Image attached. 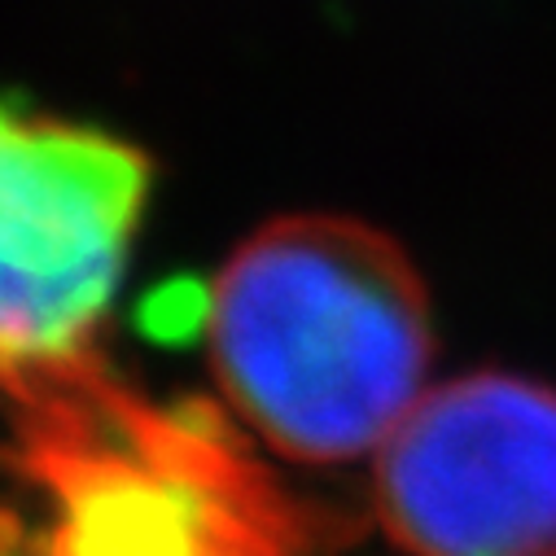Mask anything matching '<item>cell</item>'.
<instances>
[{"mask_svg":"<svg viewBox=\"0 0 556 556\" xmlns=\"http://www.w3.org/2000/svg\"><path fill=\"white\" fill-rule=\"evenodd\" d=\"M0 556H23V552H18V530H14L10 508L0 513Z\"/></svg>","mask_w":556,"mask_h":556,"instance_id":"5","label":"cell"},{"mask_svg":"<svg viewBox=\"0 0 556 556\" xmlns=\"http://www.w3.org/2000/svg\"><path fill=\"white\" fill-rule=\"evenodd\" d=\"M0 416L23 556H320L232 416L136 390L97 351L0 368Z\"/></svg>","mask_w":556,"mask_h":556,"instance_id":"2","label":"cell"},{"mask_svg":"<svg viewBox=\"0 0 556 556\" xmlns=\"http://www.w3.org/2000/svg\"><path fill=\"white\" fill-rule=\"evenodd\" d=\"M377 460L407 556H556V390L473 372L426 390Z\"/></svg>","mask_w":556,"mask_h":556,"instance_id":"4","label":"cell"},{"mask_svg":"<svg viewBox=\"0 0 556 556\" xmlns=\"http://www.w3.org/2000/svg\"><path fill=\"white\" fill-rule=\"evenodd\" d=\"M232 421L294 465L377 456L426 399L430 303L394 237L346 215L254 228L202 294Z\"/></svg>","mask_w":556,"mask_h":556,"instance_id":"1","label":"cell"},{"mask_svg":"<svg viewBox=\"0 0 556 556\" xmlns=\"http://www.w3.org/2000/svg\"><path fill=\"white\" fill-rule=\"evenodd\" d=\"M150 189L141 146L0 97V368L97 351Z\"/></svg>","mask_w":556,"mask_h":556,"instance_id":"3","label":"cell"}]
</instances>
